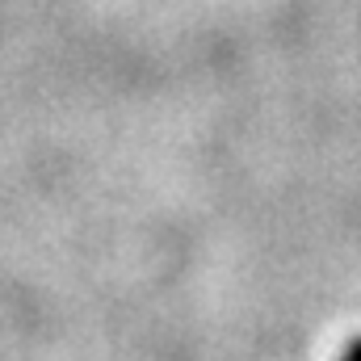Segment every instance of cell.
I'll list each match as a JSON object with an SVG mask.
<instances>
[{"mask_svg": "<svg viewBox=\"0 0 361 361\" xmlns=\"http://www.w3.org/2000/svg\"><path fill=\"white\" fill-rule=\"evenodd\" d=\"M336 361H361V336H357V341H349V345H345V353H341Z\"/></svg>", "mask_w": 361, "mask_h": 361, "instance_id": "obj_1", "label": "cell"}]
</instances>
